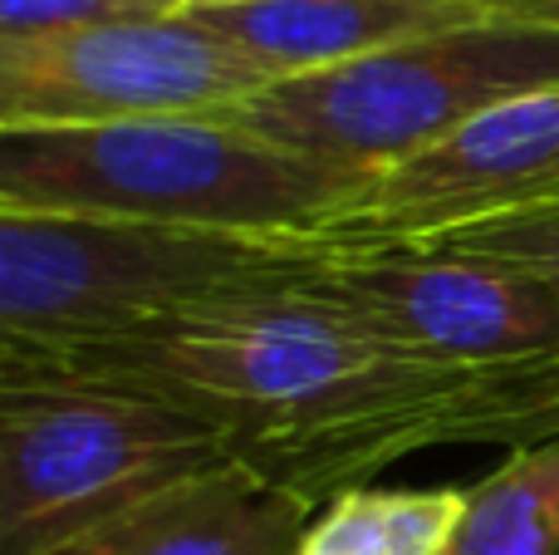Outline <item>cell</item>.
Masks as SVG:
<instances>
[{"mask_svg":"<svg viewBox=\"0 0 559 555\" xmlns=\"http://www.w3.org/2000/svg\"><path fill=\"white\" fill-rule=\"evenodd\" d=\"M466 374L407 359L305 285L231 295L74 350H0V383L143 393L212 423L236 462L314 511L423 452L427 423Z\"/></svg>","mask_w":559,"mask_h":555,"instance_id":"obj_1","label":"cell"},{"mask_svg":"<svg viewBox=\"0 0 559 555\" xmlns=\"http://www.w3.org/2000/svg\"><path fill=\"white\" fill-rule=\"evenodd\" d=\"M368 182V173L289 153L236 118L0 128V212L329 236Z\"/></svg>","mask_w":559,"mask_h":555,"instance_id":"obj_2","label":"cell"},{"mask_svg":"<svg viewBox=\"0 0 559 555\" xmlns=\"http://www.w3.org/2000/svg\"><path fill=\"white\" fill-rule=\"evenodd\" d=\"M344 241L0 212V350L118 340L231 295L299 285Z\"/></svg>","mask_w":559,"mask_h":555,"instance_id":"obj_3","label":"cell"},{"mask_svg":"<svg viewBox=\"0 0 559 555\" xmlns=\"http://www.w3.org/2000/svg\"><path fill=\"white\" fill-rule=\"evenodd\" d=\"M540 88H559V29L481 20L275 79L231 118L289 153L378 177L486 108Z\"/></svg>","mask_w":559,"mask_h":555,"instance_id":"obj_4","label":"cell"},{"mask_svg":"<svg viewBox=\"0 0 559 555\" xmlns=\"http://www.w3.org/2000/svg\"><path fill=\"white\" fill-rule=\"evenodd\" d=\"M222 462V433L173 403L88 383H0V555H64Z\"/></svg>","mask_w":559,"mask_h":555,"instance_id":"obj_5","label":"cell"},{"mask_svg":"<svg viewBox=\"0 0 559 555\" xmlns=\"http://www.w3.org/2000/svg\"><path fill=\"white\" fill-rule=\"evenodd\" d=\"M271 84L261 59L192 10L0 39V128L231 118Z\"/></svg>","mask_w":559,"mask_h":555,"instance_id":"obj_6","label":"cell"},{"mask_svg":"<svg viewBox=\"0 0 559 555\" xmlns=\"http://www.w3.org/2000/svg\"><path fill=\"white\" fill-rule=\"evenodd\" d=\"M299 285L437 369H491L559 350L555 285L447 246H338Z\"/></svg>","mask_w":559,"mask_h":555,"instance_id":"obj_7","label":"cell"},{"mask_svg":"<svg viewBox=\"0 0 559 555\" xmlns=\"http://www.w3.org/2000/svg\"><path fill=\"white\" fill-rule=\"evenodd\" d=\"M559 206V88L511 98L388 167L329 226L344 246H437Z\"/></svg>","mask_w":559,"mask_h":555,"instance_id":"obj_8","label":"cell"},{"mask_svg":"<svg viewBox=\"0 0 559 555\" xmlns=\"http://www.w3.org/2000/svg\"><path fill=\"white\" fill-rule=\"evenodd\" d=\"M309 507L246 462H222L163 487L64 555H299Z\"/></svg>","mask_w":559,"mask_h":555,"instance_id":"obj_9","label":"cell"},{"mask_svg":"<svg viewBox=\"0 0 559 555\" xmlns=\"http://www.w3.org/2000/svg\"><path fill=\"white\" fill-rule=\"evenodd\" d=\"M192 15L236 39L275 79L348 64L481 20H506L501 0H255V5L192 10Z\"/></svg>","mask_w":559,"mask_h":555,"instance_id":"obj_10","label":"cell"},{"mask_svg":"<svg viewBox=\"0 0 559 555\" xmlns=\"http://www.w3.org/2000/svg\"><path fill=\"white\" fill-rule=\"evenodd\" d=\"M452 442H501L511 452L559 442V350L466 374L447 409L427 423L423 452Z\"/></svg>","mask_w":559,"mask_h":555,"instance_id":"obj_11","label":"cell"},{"mask_svg":"<svg viewBox=\"0 0 559 555\" xmlns=\"http://www.w3.org/2000/svg\"><path fill=\"white\" fill-rule=\"evenodd\" d=\"M466 511V487H354L305 531L299 555H442Z\"/></svg>","mask_w":559,"mask_h":555,"instance_id":"obj_12","label":"cell"},{"mask_svg":"<svg viewBox=\"0 0 559 555\" xmlns=\"http://www.w3.org/2000/svg\"><path fill=\"white\" fill-rule=\"evenodd\" d=\"M442 555H559V442L521 448L476 487Z\"/></svg>","mask_w":559,"mask_h":555,"instance_id":"obj_13","label":"cell"},{"mask_svg":"<svg viewBox=\"0 0 559 555\" xmlns=\"http://www.w3.org/2000/svg\"><path fill=\"white\" fill-rule=\"evenodd\" d=\"M437 246L481 256V261H496V265H515V271L540 275L545 285L559 291V206L506 216V222L476 226V232L452 236V241H437Z\"/></svg>","mask_w":559,"mask_h":555,"instance_id":"obj_14","label":"cell"},{"mask_svg":"<svg viewBox=\"0 0 559 555\" xmlns=\"http://www.w3.org/2000/svg\"><path fill=\"white\" fill-rule=\"evenodd\" d=\"M147 15H177V10L167 0H0V39H49Z\"/></svg>","mask_w":559,"mask_h":555,"instance_id":"obj_15","label":"cell"},{"mask_svg":"<svg viewBox=\"0 0 559 555\" xmlns=\"http://www.w3.org/2000/svg\"><path fill=\"white\" fill-rule=\"evenodd\" d=\"M506 20H525V25H555L559 29V0H501Z\"/></svg>","mask_w":559,"mask_h":555,"instance_id":"obj_16","label":"cell"},{"mask_svg":"<svg viewBox=\"0 0 559 555\" xmlns=\"http://www.w3.org/2000/svg\"><path fill=\"white\" fill-rule=\"evenodd\" d=\"M173 10H226V5H255V0H167Z\"/></svg>","mask_w":559,"mask_h":555,"instance_id":"obj_17","label":"cell"}]
</instances>
